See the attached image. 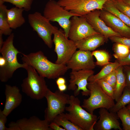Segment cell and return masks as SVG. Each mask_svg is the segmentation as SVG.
<instances>
[{"instance_id": "cell-40", "label": "cell", "mask_w": 130, "mask_h": 130, "mask_svg": "<svg viewBox=\"0 0 130 130\" xmlns=\"http://www.w3.org/2000/svg\"><path fill=\"white\" fill-rule=\"evenodd\" d=\"M6 64V61L5 58L2 56L0 57V68L4 67Z\"/></svg>"}, {"instance_id": "cell-20", "label": "cell", "mask_w": 130, "mask_h": 130, "mask_svg": "<svg viewBox=\"0 0 130 130\" xmlns=\"http://www.w3.org/2000/svg\"><path fill=\"white\" fill-rule=\"evenodd\" d=\"M24 11L23 8L15 6L7 9L6 13L7 21L11 29H16L25 23V20L23 14Z\"/></svg>"}, {"instance_id": "cell-29", "label": "cell", "mask_w": 130, "mask_h": 130, "mask_svg": "<svg viewBox=\"0 0 130 130\" xmlns=\"http://www.w3.org/2000/svg\"><path fill=\"white\" fill-rule=\"evenodd\" d=\"M117 113L122 122L123 130H130V113L126 106L119 110Z\"/></svg>"}, {"instance_id": "cell-6", "label": "cell", "mask_w": 130, "mask_h": 130, "mask_svg": "<svg viewBox=\"0 0 130 130\" xmlns=\"http://www.w3.org/2000/svg\"><path fill=\"white\" fill-rule=\"evenodd\" d=\"M43 15L50 21L58 22L68 38L71 24L70 19L74 16H78L65 9L54 0H49L46 4Z\"/></svg>"}, {"instance_id": "cell-5", "label": "cell", "mask_w": 130, "mask_h": 130, "mask_svg": "<svg viewBox=\"0 0 130 130\" xmlns=\"http://www.w3.org/2000/svg\"><path fill=\"white\" fill-rule=\"evenodd\" d=\"M87 88L90 92V96L84 99L82 106L91 114L96 109L105 108L109 110L115 104L114 100L103 90L96 82H89Z\"/></svg>"}, {"instance_id": "cell-38", "label": "cell", "mask_w": 130, "mask_h": 130, "mask_svg": "<svg viewBox=\"0 0 130 130\" xmlns=\"http://www.w3.org/2000/svg\"><path fill=\"white\" fill-rule=\"evenodd\" d=\"M49 127L52 130H65L64 128L61 127L53 122H52L49 124Z\"/></svg>"}, {"instance_id": "cell-16", "label": "cell", "mask_w": 130, "mask_h": 130, "mask_svg": "<svg viewBox=\"0 0 130 130\" xmlns=\"http://www.w3.org/2000/svg\"><path fill=\"white\" fill-rule=\"evenodd\" d=\"M108 110L105 108H100L99 119L94 125V130H123L120 126L117 113L109 112Z\"/></svg>"}, {"instance_id": "cell-15", "label": "cell", "mask_w": 130, "mask_h": 130, "mask_svg": "<svg viewBox=\"0 0 130 130\" xmlns=\"http://www.w3.org/2000/svg\"><path fill=\"white\" fill-rule=\"evenodd\" d=\"M101 11L94 10L84 16L95 31L104 36L106 41L111 36L121 37L119 34L113 31L101 19L100 17Z\"/></svg>"}, {"instance_id": "cell-43", "label": "cell", "mask_w": 130, "mask_h": 130, "mask_svg": "<svg viewBox=\"0 0 130 130\" xmlns=\"http://www.w3.org/2000/svg\"><path fill=\"white\" fill-rule=\"evenodd\" d=\"M124 2L130 5V0H122Z\"/></svg>"}, {"instance_id": "cell-30", "label": "cell", "mask_w": 130, "mask_h": 130, "mask_svg": "<svg viewBox=\"0 0 130 130\" xmlns=\"http://www.w3.org/2000/svg\"><path fill=\"white\" fill-rule=\"evenodd\" d=\"M4 2L10 3L15 7L23 9L24 11H28L31 10L34 0H1Z\"/></svg>"}, {"instance_id": "cell-44", "label": "cell", "mask_w": 130, "mask_h": 130, "mask_svg": "<svg viewBox=\"0 0 130 130\" xmlns=\"http://www.w3.org/2000/svg\"><path fill=\"white\" fill-rule=\"evenodd\" d=\"M126 107L127 110L130 113V103L128 104Z\"/></svg>"}, {"instance_id": "cell-41", "label": "cell", "mask_w": 130, "mask_h": 130, "mask_svg": "<svg viewBox=\"0 0 130 130\" xmlns=\"http://www.w3.org/2000/svg\"><path fill=\"white\" fill-rule=\"evenodd\" d=\"M58 86V90L64 92L66 91L67 89V86L66 84Z\"/></svg>"}, {"instance_id": "cell-14", "label": "cell", "mask_w": 130, "mask_h": 130, "mask_svg": "<svg viewBox=\"0 0 130 130\" xmlns=\"http://www.w3.org/2000/svg\"><path fill=\"white\" fill-rule=\"evenodd\" d=\"M49 123L45 119L41 120L35 116L29 118H24L8 124V130H52Z\"/></svg>"}, {"instance_id": "cell-34", "label": "cell", "mask_w": 130, "mask_h": 130, "mask_svg": "<svg viewBox=\"0 0 130 130\" xmlns=\"http://www.w3.org/2000/svg\"><path fill=\"white\" fill-rule=\"evenodd\" d=\"M109 39L115 43L124 44L128 47L130 49V38L112 36L110 37Z\"/></svg>"}, {"instance_id": "cell-3", "label": "cell", "mask_w": 130, "mask_h": 130, "mask_svg": "<svg viewBox=\"0 0 130 130\" xmlns=\"http://www.w3.org/2000/svg\"><path fill=\"white\" fill-rule=\"evenodd\" d=\"M69 105L66 106V113L68 119L81 128L83 130H94L97 122V116L91 114L83 108L80 105L79 99L74 95L70 96Z\"/></svg>"}, {"instance_id": "cell-32", "label": "cell", "mask_w": 130, "mask_h": 130, "mask_svg": "<svg viewBox=\"0 0 130 130\" xmlns=\"http://www.w3.org/2000/svg\"><path fill=\"white\" fill-rule=\"evenodd\" d=\"M96 82L107 95L114 100V90L112 86L103 79Z\"/></svg>"}, {"instance_id": "cell-2", "label": "cell", "mask_w": 130, "mask_h": 130, "mask_svg": "<svg viewBox=\"0 0 130 130\" xmlns=\"http://www.w3.org/2000/svg\"><path fill=\"white\" fill-rule=\"evenodd\" d=\"M14 37V33H12L4 41L0 49V52L6 61L5 66L0 68V80L2 82H7L17 69L20 68L26 69L28 65L24 63L20 64L18 61L17 55L21 53L13 45Z\"/></svg>"}, {"instance_id": "cell-22", "label": "cell", "mask_w": 130, "mask_h": 130, "mask_svg": "<svg viewBox=\"0 0 130 130\" xmlns=\"http://www.w3.org/2000/svg\"><path fill=\"white\" fill-rule=\"evenodd\" d=\"M4 2L0 0V33L5 35H9L12 29L8 24L7 17V7Z\"/></svg>"}, {"instance_id": "cell-13", "label": "cell", "mask_w": 130, "mask_h": 130, "mask_svg": "<svg viewBox=\"0 0 130 130\" xmlns=\"http://www.w3.org/2000/svg\"><path fill=\"white\" fill-rule=\"evenodd\" d=\"M66 65L72 71L92 70L96 65L91 51L80 50L74 52Z\"/></svg>"}, {"instance_id": "cell-36", "label": "cell", "mask_w": 130, "mask_h": 130, "mask_svg": "<svg viewBox=\"0 0 130 130\" xmlns=\"http://www.w3.org/2000/svg\"><path fill=\"white\" fill-rule=\"evenodd\" d=\"M7 116L3 114L2 110H0V130H8V128L5 126Z\"/></svg>"}, {"instance_id": "cell-18", "label": "cell", "mask_w": 130, "mask_h": 130, "mask_svg": "<svg viewBox=\"0 0 130 130\" xmlns=\"http://www.w3.org/2000/svg\"><path fill=\"white\" fill-rule=\"evenodd\" d=\"M5 94L6 101L2 111L7 117L20 105L22 101V97L18 87L7 84L5 86Z\"/></svg>"}, {"instance_id": "cell-17", "label": "cell", "mask_w": 130, "mask_h": 130, "mask_svg": "<svg viewBox=\"0 0 130 130\" xmlns=\"http://www.w3.org/2000/svg\"><path fill=\"white\" fill-rule=\"evenodd\" d=\"M104 10L101 11L100 17L106 24L121 37L130 38V27L113 14Z\"/></svg>"}, {"instance_id": "cell-37", "label": "cell", "mask_w": 130, "mask_h": 130, "mask_svg": "<svg viewBox=\"0 0 130 130\" xmlns=\"http://www.w3.org/2000/svg\"><path fill=\"white\" fill-rule=\"evenodd\" d=\"M117 61L119 62L120 66L130 65V52L126 58L121 60Z\"/></svg>"}, {"instance_id": "cell-26", "label": "cell", "mask_w": 130, "mask_h": 130, "mask_svg": "<svg viewBox=\"0 0 130 130\" xmlns=\"http://www.w3.org/2000/svg\"><path fill=\"white\" fill-rule=\"evenodd\" d=\"M130 103V90L125 87L123 92L109 111L117 113L121 109Z\"/></svg>"}, {"instance_id": "cell-27", "label": "cell", "mask_w": 130, "mask_h": 130, "mask_svg": "<svg viewBox=\"0 0 130 130\" xmlns=\"http://www.w3.org/2000/svg\"><path fill=\"white\" fill-rule=\"evenodd\" d=\"M112 50L114 52L113 56L118 61L126 58L130 52V49L128 47L118 43H115L114 44Z\"/></svg>"}, {"instance_id": "cell-33", "label": "cell", "mask_w": 130, "mask_h": 130, "mask_svg": "<svg viewBox=\"0 0 130 130\" xmlns=\"http://www.w3.org/2000/svg\"><path fill=\"white\" fill-rule=\"evenodd\" d=\"M102 79L111 85L114 90L117 81L116 69L113 70Z\"/></svg>"}, {"instance_id": "cell-8", "label": "cell", "mask_w": 130, "mask_h": 130, "mask_svg": "<svg viewBox=\"0 0 130 130\" xmlns=\"http://www.w3.org/2000/svg\"><path fill=\"white\" fill-rule=\"evenodd\" d=\"M70 96L58 90L53 92L49 89L45 97L47 107L45 110V119L50 123L56 116L63 113L66 104H69Z\"/></svg>"}, {"instance_id": "cell-7", "label": "cell", "mask_w": 130, "mask_h": 130, "mask_svg": "<svg viewBox=\"0 0 130 130\" xmlns=\"http://www.w3.org/2000/svg\"><path fill=\"white\" fill-rule=\"evenodd\" d=\"M28 19L33 30L49 48H52L53 43L52 36L58 29V27L52 25L43 15L38 12L29 14Z\"/></svg>"}, {"instance_id": "cell-25", "label": "cell", "mask_w": 130, "mask_h": 130, "mask_svg": "<svg viewBox=\"0 0 130 130\" xmlns=\"http://www.w3.org/2000/svg\"><path fill=\"white\" fill-rule=\"evenodd\" d=\"M113 14L130 27V18L120 11L116 8L112 0L107 1L104 5L103 9Z\"/></svg>"}, {"instance_id": "cell-21", "label": "cell", "mask_w": 130, "mask_h": 130, "mask_svg": "<svg viewBox=\"0 0 130 130\" xmlns=\"http://www.w3.org/2000/svg\"><path fill=\"white\" fill-rule=\"evenodd\" d=\"M116 70L117 81L114 91V100L116 102L122 94L126 84L123 66H120Z\"/></svg>"}, {"instance_id": "cell-42", "label": "cell", "mask_w": 130, "mask_h": 130, "mask_svg": "<svg viewBox=\"0 0 130 130\" xmlns=\"http://www.w3.org/2000/svg\"><path fill=\"white\" fill-rule=\"evenodd\" d=\"M3 35L2 33H0V49L1 48L4 42L2 38Z\"/></svg>"}, {"instance_id": "cell-11", "label": "cell", "mask_w": 130, "mask_h": 130, "mask_svg": "<svg viewBox=\"0 0 130 130\" xmlns=\"http://www.w3.org/2000/svg\"><path fill=\"white\" fill-rule=\"evenodd\" d=\"M70 22L68 37L75 42L99 33L94 30L84 16H74L71 18Z\"/></svg>"}, {"instance_id": "cell-1", "label": "cell", "mask_w": 130, "mask_h": 130, "mask_svg": "<svg viewBox=\"0 0 130 130\" xmlns=\"http://www.w3.org/2000/svg\"><path fill=\"white\" fill-rule=\"evenodd\" d=\"M22 54L23 63L33 67L44 78H57L65 75L68 69L66 65L58 64L50 61L40 51L28 54Z\"/></svg>"}, {"instance_id": "cell-10", "label": "cell", "mask_w": 130, "mask_h": 130, "mask_svg": "<svg viewBox=\"0 0 130 130\" xmlns=\"http://www.w3.org/2000/svg\"><path fill=\"white\" fill-rule=\"evenodd\" d=\"M109 0H58V3L65 9L78 16H84L96 10H103Z\"/></svg>"}, {"instance_id": "cell-28", "label": "cell", "mask_w": 130, "mask_h": 130, "mask_svg": "<svg viewBox=\"0 0 130 130\" xmlns=\"http://www.w3.org/2000/svg\"><path fill=\"white\" fill-rule=\"evenodd\" d=\"M92 54L96 58V65L104 66L110 63V56L106 51L103 50H98L93 51Z\"/></svg>"}, {"instance_id": "cell-23", "label": "cell", "mask_w": 130, "mask_h": 130, "mask_svg": "<svg viewBox=\"0 0 130 130\" xmlns=\"http://www.w3.org/2000/svg\"><path fill=\"white\" fill-rule=\"evenodd\" d=\"M120 66L119 63L117 60L113 62H110L104 66L98 73L90 77L88 79V82H96L99 80L103 79Z\"/></svg>"}, {"instance_id": "cell-19", "label": "cell", "mask_w": 130, "mask_h": 130, "mask_svg": "<svg viewBox=\"0 0 130 130\" xmlns=\"http://www.w3.org/2000/svg\"><path fill=\"white\" fill-rule=\"evenodd\" d=\"M106 41L104 36L99 33L91 35L75 42L79 50L92 51L95 50Z\"/></svg>"}, {"instance_id": "cell-39", "label": "cell", "mask_w": 130, "mask_h": 130, "mask_svg": "<svg viewBox=\"0 0 130 130\" xmlns=\"http://www.w3.org/2000/svg\"><path fill=\"white\" fill-rule=\"evenodd\" d=\"M66 80L64 78L59 77L57 78L56 83L58 86L66 84Z\"/></svg>"}, {"instance_id": "cell-35", "label": "cell", "mask_w": 130, "mask_h": 130, "mask_svg": "<svg viewBox=\"0 0 130 130\" xmlns=\"http://www.w3.org/2000/svg\"><path fill=\"white\" fill-rule=\"evenodd\" d=\"M123 67L126 78V87L130 90V65H124Z\"/></svg>"}, {"instance_id": "cell-9", "label": "cell", "mask_w": 130, "mask_h": 130, "mask_svg": "<svg viewBox=\"0 0 130 130\" xmlns=\"http://www.w3.org/2000/svg\"><path fill=\"white\" fill-rule=\"evenodd\" d=\"M53 35L52 40L55 45L54 51L57 55L55 63L66 65L77 49L75 43L69 39L64 31L61 29H58Z\"/></svg>"}, {"instance_id": "cell-24", "label": "cell", "mask_w": 130, "mask_h": 130, "mask_svg": "<svg viewBox=\"0 0 130 130\" xmlns=\"http://www.w3.org/2000/svg\"><path fill=\"white\" fill-rule=\"evenodd\" d=\"M52 122L62 126L65 130H83L81 128L69 120L66 114L63 113L56 116Z\"/></svg>"}, {"instance_id": "cell-4", "label": "cell", "mask_w": 130, "mask_h": 130, "mask_svg": "<svg viewBox=\"0 0 130 130\" xmlns=\"http://www.w3.org/2000/svg\"><path fill=\"white\" fill-rule=\"evenodd\" d=\"M25 69L27 76L23 80L22 91L33 99L39 100L45 97L49 88L44 78L40 76L31 66L28 65Z\"/></svg>"}, {"instance_id": "cell-12", "label": "cell", "mask_w": 130, "mask_h": 130, "mask_svg": "<svg viewBox=\"0 0 130 130\" xmlns=\"http://www.w3.org/2000/svg\"><path fill=\"white\" fill-rule=\"evenodd\" d=\"M94 73L92 70L72 71L70 73L68 90L74 91V95L76 97L79 95L81 90L82 91L83 96L90 95V91L87 88L88 79Z\"/></svg>"}, {"instance_id": "cell-31", "label": "cell", "mask_w": 130, "mask_h": 130, "mask_svg": "<svg viewBox=\"0 0 130 130\" xmlns=\"http://www.w3.org/2000/svg\"><path fill=\"white\" fill-rule=\"evenodd\" d=\"M116 8L120 11L130 18V5L122 0H112Z\"/></svg>"}]
</instances>
